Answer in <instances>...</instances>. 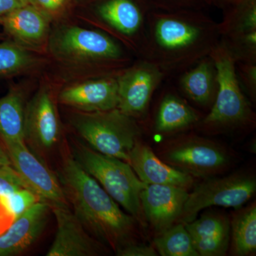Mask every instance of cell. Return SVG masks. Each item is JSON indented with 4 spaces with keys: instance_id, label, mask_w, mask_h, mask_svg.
<instances>
[{
    "instance_id": "obj_1",
    "label": "cell",
    "mask_w": 256,
    "mask_h": 256,
    "mask_svg": "<svg viewBox=\"0 0 256 256\" xmlns=\"http://www.w3.org/2000/svg\"><path fill=\"white\" fill-rule=\"evenodd\" d=\"M220 24L192 12L148 15L141 54L164 72L186 68L210 56L220 43Z\"/></svg>"
},
{
    "instance_id": "obj_2",
    "label": "cell",
    "mask_w": 256,
    "mask_h": 256,
    "mask_svg": "<svg viewBox=\"0 0 256 256\" xmlns=\"http://www.w3.org/2000/svg\"><path fill=\"white\" fill-rule=\"evenodd\" d=\"M57 176L74 215L88 233L116 252L130 242L136 218L124 213L73 156L65 160Z\"/></svg>"
},
{
    "instance_id": "obj_3",
    "label": "cell",
    "mask_w": 256,
    "mask_h": 256,
    "mask_svg": "<svg viewBox=\"0 0 256 256\" xmlns=\"http://www.w3.org/2000/svg\"><path fill=\"white\" fill-rule=\"evenodd\" d=\"M70 122L94 150L127 162L141 134L134 118L118 108L94 112L78 111L72 116Z\"/></svg>"
},
{
    "instance_id": "obj_4",
    "label": "cell",
    "mask_w": 256,
    "mask_h": 256,
    "mask_svg": "<svg viewBox=\"0 0 256 256\" xmlns=\"http://www.w3.org/2000/svg\"><path fill=\"white\" fill-rule=\"evenodd\" d=\"M73 158L95 178L120 206L136 220L142 216L140 194L142 182L127 162L100 154L88 146L76 144Z\"/></svg>"
},
{
    "instance_id": "obj_5",
    "label": "cell",
    "mask_w": 256,
    "mask_h": 256,
    "mask_svg": "<svg viewBox=\"0 0 256 256\" xmlns=\"http://www.w3.org/2000/svg\"><path fill=\"white\" fill-rule=\"evenodd\" d=\"M216 75L215 102L204 122L207 126H236L250 118V107L242 94L236 76L235 57L224 42L210 52Z\"/></svg>"
},
{
    "instance_id": "obj_6",
    "label": "cell",
    "mask_w": 256,
    "mask_h": 256,
    "mask_svg": "<svg viewBox=\"0 0 256 256\" xmlns=\"http://www.w3.org/2000/svg\"><path fill=\"white\" fill-rule=\"evenodd\" d=\"M52 54L68 63L116 65L124 60V53L112 37L95 30L67 26L60 28L50 40Z\"/></svg>"
},
{
    "instance_id": "obj_7",
    "label": "cell",
    "mask_w": 256,
    "mask_h": 256,
    "mask_svg": "<svg viewBox=\"0 0 256 256\" xmlns=\"http://www.w3.org/2000/svg\"><path fill=\"white\" fill-rule=\"evenodd\" d=\"M256 191V178L246 174L206 180L188 193L178 222L190 223L202 210L212 206L239 208L252 198Z\"/></svg>"
},
{
    "instance_id": "obj_8",
    "label": "cell",
    "mask_w": 256,
    "mask_h": 256,
    "mask_svg": "<svg viewBox=\"0 0 256 256\" xmlns=\"http://www.w3.org/2000/svg\"><path fill=\"white\" fill-rule=\"evenodd\" d=\"M62 124L52 89L43 86L28 101L24 116V142L38 156L60 142Z\"/></svg>"
},
{
    "instance_id": "obj_9",
    "label": "cell",
    "mask_w": 256,
    "mask_h": 256,
    "mask_svg": "<svg viewBox=\"0 0 256 256\" xmlns=\"http://www.w3.org/2000/svg\"><path fill=\"white\" fill-rule=\"evenodd\" d=\"M18 172L30 190L50 207H68V202L58 176L54 174L41 158L24 141L0 140Z\"/></svg>"
},
{
    "instance_id": "obj_10",
    "label": "cell",
    "mask_w": 256,
    "mask_h": 256,
    "mask_svg": "<svg viewBox=\"0 0 256 256\" xmlns=\"http://www.w3.org/2000/svg\"><path fill=\"white\" fill-rule=\"evenodd\" d=\"M163 158L168 164L191 176H210L228 164V156L218 144L198 137L184 138L170 146Z\"/></svg>"
},
{
    "instance_id": "obj_11",
    "label": "cell",
    "mask_w": 256,
    "mask_h": 256,
    "mask_svg": "<svg viewBox=\"0 0 256 256\" xmlns=\"http://www.w3.org/2000/svg\"><path fill=\"white\" fill-rule=\"evenodd\" d=\"M163 76L161 69L144 60L124 70L116 77L118 92L117 108L132 118L142 117Z\"/></svg>"
},
{
    "instance_id": "obj_12",
    "label": "cell",
    "mask_w": 256,
    "mask_h": 256,
    "mask_svg": "<svg viewBox=\"0 0 256 256\" xmlns=\"http://www.w3.org/2000/svg\"><path fill=\"white\" fill-rule=\"evenodd\" d=\"M97 12L105 26L140 53L149 15L146 8L136 0H106L99 5Z\"/></svg>"
},
{
    "instance_id": "obj_13",
    "label": "cell",
    "mask_w": 256,
    "mask_h": 256,
    "mask_svg": "<svg viewBox=\"0 0 256 256\" xmlns=\"http://www.w3.org/2000/svg\"><path fill=\"white\" fill-rule=\"evenodd\" d=\"M188 192L173 185L146 184L140 194L142 213L152 228L161 234L178 222Z\"/></svg>"
},
{
    "instance_id": "obj_14",
    "label": "cell",
    "mask_w": 256,
    "mask_h": 256,
    "mask_svg": "<svg viewBox=\"0 0 256 256\" xmlns=\"http://www.w3.org/2000/svg\"><path fill=\"white\" fill-rule=\"evenodd\" d=\"M57 98L80 112L112 110L118 104L117 78L106 76L73 84L64 88Z\"/></svg>"
},
{
    "instance_id": "obj_15",
    "label": "cell",
    "mask_w": 256,
    "mask_h": 256,
    "mask_svg": "<svg viewBox=\"0 0 256 256\" xmlns=\"http://www.w3.org/2000/svg\"><path fill=\"white\" fill-rule=\"evenodd\" d=\"M50 20L31 5H22L0 18L5 36L26 50H41L50 41Z\"/></svg>"
},
{
    "instance_id": "obj_16",
    "label": "cell",
    "mask_w": 256,
    "mask_h": 256,
    "mask_svg": "<svg viewBox=\"0 0 256 256\" xmlns=\"http://www.w3.org/2000/svg\"><path fill=\"white\" fill-rule=\"evenodd\" d=\"M57 229L47 256H96L100 255L98 242L82 226L68 207H52Z\"/></svg>"
},
{
    "instance_id": "obj_17",
    "label": "cell",
    "mask_w": 256,
    "mask_h": 256,
    "mask_svg": "<svg viewBox=\"0 0 256 256\" xmlns=\"http://www.w3.org/2000/svg\"><path fill=\"white\" fill-rule=\"evenodd\" d=\"M222 36L232 54L245 62H254L256 54V0L237 4V8L220 24Z\"/></svg>"
},
{
    "instance_id": "obj_18",
    "label": "cell",
    "mask_w": 256,
    "mask_h": 256,
    "mask_svg": "<svg viewBox=\"0 0 256 256\" xmlns=\"http://www.w3.org/2000/svg\"><path fill=\"white\" fill-rule=\"evenodd\" d=\"M50 208L38 202L16 218L0 235V256H18L30 248L44 230Z\"/></svg>"
},
{
    "instance_id": "obj_19",
    "label": "cell",
    "mask_w": 256,
    "mask_h": 256,
    "mask_svg": "<svg viewBox=\"0 0 256 256\" xmlns=\"http://www.w3.org/2000/svg\"><path fill=\"white\" fill-rule=\"evenodd\" d=\"M138 178L146 184H166L188 190L193 178L160 160L149 146L138 141L130 153L128 161Z\"/></svg>"
},
{
    "instance_id": "obj_20",
    "label": "cell",
    "mask_w": 256,
    "mask_h": 256,
    "mask_svg": "<svg viewBox=\"0 0 256 256\" xmlns=\"http://www.w3.org/2000/svg\"><path fill=\"white\" fill-rule=\"evenodd\" d=\"M185 226L198 256L226 255L230 242V226L223 216L206 214Z\"/></svg>"
},
{
    "instance_id": "obj_21",
    "label": "cell",
    "mask_w": 256,
    "mask_h": 256,
    "mask_svg": "<svg viewBox=\"0 0 256 256\" xmlns=\"http://www.w3.org/2000/svg\"><path fill=\"white\" fill-rule=\"evenodd\" d=\"M28 101V92L20 86H12L0 98V140L24 141Z\"/></svg>"
},
{
    "instance_id": "obj_22",
    "label": "cell",
    "mask_w": 256,
    "mask_h": 256,
    "mask_svg": "<svg viewBox=\"0 0 256 256\" xmlns=\"http://www.w3.org/2000/svg\"><path fill=\"white\" fill-rule=\"evenodd\" d=\"M216 75L210 56L204 58L186 72L181 80L186 95L197 104L207 105L216 94Z\"/></svg>"
},
{
    "instance_id": "obj_23",
    "label": "cell",
    "mask_w": 256,
    "mask_h": 256,
    "mask_svg": "<svg viewBox=\"0 0 256 256\" xmlns=\"http://www.w3.org/2000/svg\"><path fill=\"white\" fill-rule=\"evenodd\" d=\"M198 120L196 111L174 95H166L160 104L156 120V130L161 133L180 130Z\"/></svg>"
},
{
    "instance_id": "obj_24",
    "label": "cell",
    "mask_w": 256,
    "mask_h": 256,
    "mask_svg": "<svg viewBox=\"0 0 256 256\" xmlns=\"http://www.w3.org/2000/svg\"><path fill=\"white\" fill-rule=\"evenodd\" d=\"M41 58L10 38L0 42V78H10L35 70Z\"/></svg>"
},
{
    "instance_id": "obj_25",
    "label": "cell",
    "mask_w": 256,
    "mask_h": 256,
    "mask_svg": "<svg viewBox=\"0 0 256 256\" xmlns=\"http://www.w3.org/2000/svg\"><path fill=\"white\" fill-rule=\"evenodd\" d=\"M232 245L235 255H250L256 249V206H250L239 212L232 222Z\"/></svg>"
},
{
    "instance_id": "obj_26",
    "label": "cell",
    "mask_w": 256,
    "mask_h": 256,
    "mask_svg": "<svg viewBox=\"0 0 256 256\" xmlns=\"http://www.w3.org/2000/svg\"><path fill=\"white\" fill-rule=\"evenodd\" d=\"M154 248L162 256H198L185 224L166 229L154 240Z\"/></svg>"
},
{
    "instance_id": "obj_27",
    "label": "cell",
    "mask_w": 256,
    "mask_h": 256,
    "mask_svg": "<svg viewBox=\"0 0 256 256\" xmlns=\"http://www.w3.org/2000/svg\"><path fill=\"white\" fill-rule=\"evenodd\" d=\"M3 201L10 213L16 220L34 204L42 200L32 190L24 188L10 194L3 195Z\"/></svg>"
},
{
    "instance_id": "obj_28",
    "label": "cell",
    "mask_w": 256,
    "mask_h": 256,
    "mask_svg": "<svg viewBox=\"0 0 256 256\" xmlns=\"http://www.w3.org/2000/svg\"><path fill=\"white\" fill-rule=\"evenodd\" d=\"M24 188L30 190L12 166H0V195L10 194Z\"/></svg>"
},
{
    "instance_id": "obj_29",
    "label": "cell",
    "mask_w": 256,
    "mask_h": 256,
    "mask_svg": "<svg viewBox=\"0 0 256 256\" xmlns=\"http://www.w3.org/2000/svg\"><path fill=\"white\" fill-rule=\"evenodd\" d=\"M72 0H28V4L52 21L64 14Z\"/></svg>"
},
{
    "instance_id": "obj_30",
    "label": "cell",
    "mask_w": 256,
    "mask_h": 256,
    "mask_svg": "<svg viewBox=\"0 0 256 256\" xmlns=\"http://www.w3.org/2000/svg\"><path fill=\"white\" fill-rule=\"evenodd\" d=\"M118 256H156L158 252L154 246L144 244H134L132 242L124 246L116 252Z\"/></svg>"
},
{
    "instance_id": "obj_31",
    "label": "cell",
    "mask_w": 256,
    "mask_h": 256,
    "mask_svg": "<svg viewBox=\"0 0 256 256\" xmlns=\"http://www.w3.org/2000/svg\"><path fill=\"white\" fill-rule=\"evenodd\" d=\"M162 6L168 8V10L178 9V8H192L196 4L208 2L210 0H156Z\"/></svg>"
},
{
    "instance_id": "obj_32",
    "label": "cell",
    "mask_w": 256,
    "mask_h": 256,
    "mask_svg": "<svg viewBox=\"0 0 256 256\" xmlns=\"http://www.w3.org/2000/svg\"><path fill=\"white\" fill-rule=\"evenodd\" d=\"M14 220L4 205L3 195H0V235L9 228Z\"/></svg>"
},
{
    "instance_id": "obj_33",
    "label": "cell",
    "mask_w": 256,
    "mask_h": 256,
    "mask_svg": "<svg viewBox=\"0 0 256 256\" xmlns=\"http://www.w3.org/2000/svg\"><path fill=\"white\" fill-rule=\"evenodd\" d=\"M242 72H244V80L248 86L250 88L252 92L256 89V68L254 62H245Z\"/></svg>"
},
{
    "instance_id": "obj_34",
    "label": "cell",
    "mask_w": 256,
    "mask_h": 256,
    "mask_svg": "<svg viewBox=\"0 0 256 256\" xmlns=\"http://www.w3.org/2000/svg\"><path fill=\"white\" fill-rule=\"evenodd\" d=\"M18 0H0V18L22 6Z\"/></svg>"
},
{
    "instance_id": "obj_35",
    "label": "cell",
    "mask_w": 256,
    "mask_h": 256,
    "mask_svg": "<svg viewBox=\"0 0 256 256\" xmlns=\"http://www.w3.org/2000/svg\"><path fill=\"white\" fill-rule=\"evenodd\" d=\"M12 166V162L8 152L0 141V166Z\"/></svg>"
},
{
    "instance_id": "obj_36",
    "label": "cell",
    "mask_w": 256,
    "mask_h": 256,
    "mask_svg": "<svg viewBox=\"0 0 256 256\" xmlns=\"http://www.w3.org/2000/svg\"><path fill=\"white\" fill-rule=\"evenodd\" d=\"M229 1L232 2L237 5L242 4V2H245L249 1V0H229Z\"/></svg>"
},
{
    "instance_id": "obj_37",
    "label": "cell",
    "mask_w": 256,
    "mask_h": 256,
    "mask_svg": "<svg viewBox=\"0 0 256 256\" xmlns=\"http://www.w3.org/2000/svg\"><path fill=\"white\" fill-rule=\"evenodd\" d=\"M5 38H6V36H5L4 33H0V42L3 41Z\"/></svg>"
},
{
    "instance_id": "obj_38",
    "label": "cell",
    "mask_w": 256,
    "mask_h": 256,
    "mask_svg": "<svg viewBox=\"0 0 256 256\" xmlns=\"http://www.w3.org/2000/svg\"><path fill=\"white\" fill-rule=\"evenodd\" d=\"M20 2L22 3V4L26 5L28 4V0H18Z\"/></svg>"
}]
</instances>
